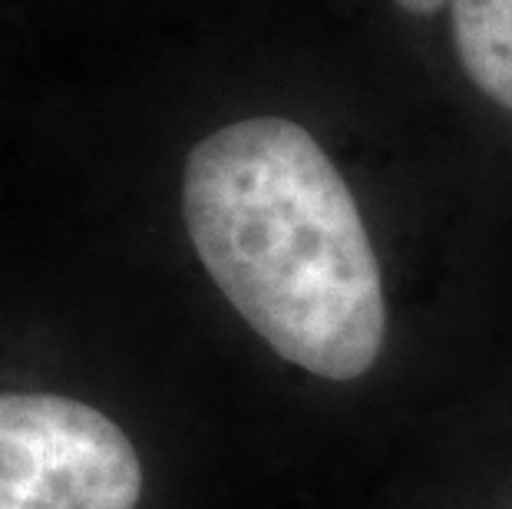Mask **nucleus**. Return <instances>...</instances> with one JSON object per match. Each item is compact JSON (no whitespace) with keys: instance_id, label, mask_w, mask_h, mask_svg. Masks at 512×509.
<instances>
[{"instance_id":"obj_1","label":"nucleus","mask_w":512,"mask_h":509,"mask_svg":"<svg viewBox=\"0 0 512 509\" xmlns=\"http://www.w3.org/2000/svg\"><path fill=\"white\" fill-rule=\"evenodd\" d=\"M136 430L76 394H0V509H149Z\"/></svg>"},{"instance_id":"obj_2","label":"nucleus","mask_w":512,"mask_h":509,"mask_svg":"<svg viewBox=\"0 0 512 509\" xmlns=\"http://www.w3.org/2000/svg\"><path fill=\"white\" fill-rule=\"evenodd\" d=\"M347 509H512V348Z\"/></svg>"},{"instance_id":"obj_3","label":"nucleus","mask_w":512,"mask_h":509,"mask_svg":"<svg viewBox=\"0 0 512 509\" xmlns=\"http://www.w3.org/2000/svg\"><path fill=\"white\" fill-rule=\"evenodd\" d=\"M407 14L450 7L460 70L489 106L512 119V0H394Z\"/></svg>"}]
</instances>
